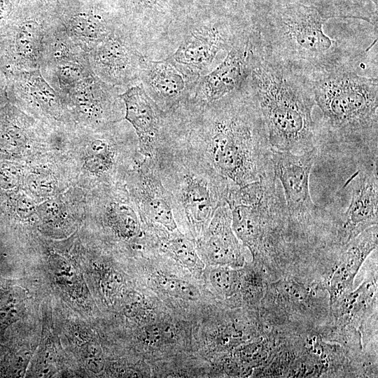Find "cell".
<instances>
[{
  "mask_svg": "<svg viewBox=\"0 0 378 378\" xmlns=\"http://www.w3.org/2000/svg\"><path fill=\"white\" fill-rule=\"evenodd\" d=\"M136 173L135 194L141 212L150 223L168 231L176 230L171 198L162 181L155 158L144 157L136 165Z\"/></svg>",
  "mask_w": 378,
  "mask_h": 378,
  "instance_id": "obj_15",
  "label": "cell"
},
{
  "mask_svg": "<svg viewBox=\"0 0 378 378\" xmlns=\"http://www.w3.org/2000/svg\"><path fill=\"white\" fill-rule=\"evenodd\" d=\"M235 12H242L244 7V0H224Z\"/></svg>",
  "mask_w": 378,
  "mask_h": 378,
  "instance_id": "obj_33",
  "label": "cell"
},
{
  "mask_svg": "<svg viewBox=\"0 0 378 378\" xmlns=\"http://www.w3.org/2000/svg\"><path fill=\"white\" fill-rule=\"evenodd\" d=\"M12 9V4L9 0H0V28L10 18Z\"/></svg>",
  "mask_w": 378,
  "mask_h": 378,
  "instance_id": "obj_31",
  "label": "cell"
},
{
  "mask_svg": "<svg viewBox=\"0 0 378 378\" xmlns=\"http://www.w3.org/2000/svg\"><path fill=\"white\" fill-rule=\"evenodd\" d=\"M175 231L162 240L164 250L185 267L193 270L202 269L203 262L193 243L178 231Z\"/></svg>",
  "mask_w": 378,
  "mask_h": 378,
  "instance_id": "obj_23",
  "label": "cell"
},
{
  "mask_svg": "<svg viewBox=\"0 0 378 378\" xmlns=\"http://www.w3.org/2000/svg\"><path fill=\"white\" fill-rule=\"evenodd\" d=\"M330 19L310 0H263L250 22L260 46L270 55L309 79L345 68L359 56L323 27Z\"/></svg>",
  "mask_w": 378,
  "mask_h": 378,
  "instance_id": "obj_2",
  "label": "cell"
},
{
  "mask_svg": "<svg viewBox=\"0 0 378 378\" xmlns=\"http://www.w3.org/2000/svg\"><path fill=\"white\" fill-rule=\"evenodd\" d=\"M107 139L97 137L89 144L86 162L92 172L104 174L109 172L114 165L115 152Z\"/></svg>",
  "mask_w": 378,
  "mask_h": 378,
  "instance_id": "obj_25",
  "label": "cell"
},
{
  "mask_svg": "<svg viewBox=\"0 0 378 378\" xmlns=\"http://www.w3.org/2000/svg\"><path fill=\"white\" fill-rule=\"evenodd\" d=\"M250 28L237 39L215 69L201 76L189 102L209 104L241 86L249 73Z\"/></svg>",
  "mask_w": 378,
  "mask_h": 378,
  "instance_id": "obj_12",
  "label": "cell"
},
{
  "mask_svg": "<svg viewBox=\"0 0 378 378\" xmlns=\"http://www.w3.org/2000/svg\"><path fill=\"white\" fill-rule=\"evenodd\" d=\"M376 290L374 281H367L340 297L330 306L337 322L342 326L358 322L371 306Z\"/></svg>",
  "mask_w": 378,
  "mask_h": 378,
  "instance_id": "obj_22",
  "label": "cell"
},
{
  "mask_svg": "<svg viewBox=\"0 0 378 378\" xmlns=\"http://www.w3.org/2000/svg\"><path fill=\"white\" fill-rule=\"evenodd\" d=\"M172 337V331L167 326L155 323L146 327L144 331L143 338L149 346H158L169 341Z\"/></svg>",
  "mask_w": 378,
  "mask_h": 378,
  "instance_id": "obj_29",
  "label": "cell"
},
{
  "mask_svg": "<svg viewBox=\"0 0 378 378\" xmlns=\"http://www.w3.org/2000/svg\"><path fill=\"white\" fill-rule=\"evenodd\" d=\"M155 160L172 203L195 233L204 231L230 183L197 154L171 139L158 148Z\"/></svg>",
  "mask_w": 378,
  "mask_h": 378,
  "instance_id": "obj_6",
  "label": "cell"
},
{
  "mask_svg": "<svg viewBox=\"0 0 378 378\" xmlns=\"http://www.w3.org/2000/svg\"><path fill=\"white\" fill-rule=\"evenodd\" d=\"M354 69L310 79L323 114L316 125L318 148L326 145L361 162L377 160V77L361 76Z\"/></svg>",
  "mask_w": 378,
  "mask_h": 378,
  "instance_id": "obj_4",
  "label": "cell"
},
{
  "mask_svg": "<svg viewBox=\"0 0 378 378\" xmlns=\"http://www.w3.org/2000/svg\"><path fill=\"white\" fill-rule=\"evenodd\" d=\"M318 148L294 154L272 150L274 173L279 180L286 201L290 237L309 240L323 219L325 211L316 205L309 191V176Z\"/></svg>",
  "mask_w": 378,
  "mask_h": 378,
  "instance_id": "obj_7",
  "label": "cell"
},
{
  "mask_svg": "<svg viewBox=\"0 0 378 378\" xmlns=\"http://www.w3.org/2000/svg\"><path fill=\"white\" fill-rule=\"evenodd\" d=\"M209 278L216 292L225 298L234 295L241 287L239 274L231 267L216 265L210 272Z\"/></svg>",
  "mask_w": 378,
  "mask_h": 378,
  "instance_id": "obj_27",
  "label": "cell"
},
{
  "mask_svg": "<svg viewBox=\"0 0 378 378\" xmlns=\"http://www.w3.org/2000/svg\"><path fill=\"white\" fill-rule=\"evenodd\" d=\"M94 74L104 83L116 87L128 86L139 80L146 57L123 30L115 29L88 54Z\"/></svg>",
  "mask_w": 378,
  "mask_h": 378,
  "instance_id": "obj_11",
  "label": "cell"
},
{
  "mask_svg": "<svg viewBox=\"0 0 378 378\" xmlns=\"http://www.w3.org/2000/svg\"><path fill=\"white\" fill-rule=\"evenodd\" d=\"M48 30L35 20H26L17 27L13 52L18 71L41 67L44 42Z\"/></svg>",
  "mask_w": 378,
  "mask_h": 378,
  "instance_id": "obj_20",
  "label": "cell"
},
{
  "mask_svg": "<svg viewBox=\"0 0 378 378\" xmlns=\"http://www.w3.org/2000/svg\"><path fill=\"white\" fill-rule=\"evenodd\" d=\"M119 97L125 105V118L137 136L139 152L144 157L154 158L166 134L167 114L150 98L141 83L128 87Z\"/></svg>",
  "mask_w": 378,
  "mask_h": 378,
  "instance_id": "obj_13",
  "label": "cell"
},
{
  "mask_svg": "<svg viewBox=\"0 0 378 378\" xmlns=\"http://www.w3.org/2000/svg\"><path fill=\"white\" fill-rule=\"evenodd\" d=\"M133 3L142 9H153L155 8L158 0H132Z\"/></svg>",
  "mask_w": 378,
  "mask_h": 378,
  "instance_id": "obj_32",
  "label": "cell"
},
{
  "mask_svg": "<svg viewBox=\"0 0 378 378\" xmlns=\"http://www.w3.org/2000/svg\"><path fill=\"white\" fill-rule=\"evenodd\" d=\"M351 198L346 211L335 223V244L347 243L378 222L377 160L360 162L348 181Z\"/></svg>",
  "mask_w": 378,
  "mask_h": 378,
  "instance_id": "obj_10",
  "label": "cell"
},
{
  "mask_svg": "<svg viewBox=\"0 0 378 378\" xmlns=\"http://www.w3.org/2000/svg\"><path fill=\"white\" fill-rule=\"evenodd\" d=\"M106 216L111 227L120 237L130 239L139 233V218L130 205L112 202L108 206Z\"/></svg>",
  "mask_w": 378,
  "mask_h": 378,
  "instance_id": "obj_24",
  "label": "cell"
},
{
  "mask_svg": "<svg viewBox=\"0 0 378 378\" xmlns=\"http://www.w3.org/2000/svg\"><path fill=\"white\" fill-rule=\"evenodd\" d=\"M85 360L90 370L98 372L104 365V359L101 348L97 344H89L85 350Z\"/></svg>",
  "mask_w": 378,
  "mask_h": 378,
  "instance_id": "obj_30",
  "label": "cell"
},
{
  "mask_svg": "<svg viewBox=\"0 0 378 378\" xmlns=\"http://www.w3.org/2000/svg\"><path fill=\"white\" fill-rule=\"evenodd\" d=\"M6 102L4 99V94L2 90H0V105Z\"/></svg>",
  "mask_w": 378,
  "mask_h": 378,
  "instance_id": "obj_34",
  "label": "cell"
},
{
  "mask_svg": "<svg viewBox=\"0 0 378 378\" xmlns=\"http://www.w3.org/2000/svg\"><path fill=\"white\" fill-rule=\"evenodd\" d=\"M30 118L15 106L0 107V160L21 158L30 139Z\"/></svg>",
  "mask_w": 378,
  "mask_h": 378,
  "instance_id": "obj_19",
  "label": "cell"
},
{
  "mask_svg": "<svg viewBox=\"0 0 378 378\" xmlns=\"http://www.w3.org/2000/svg\"><path fill=\"white\" fill-rule=\"evenodd\" d=\"M250 24L223 19L191 30L171 57L178 63L202 76L217 55L229 51Z\"/></svg>",
  "mask_w": 378,
  "mask_h": 378,
  "instance_id": "obj_9",
  "label": "cell"
},
{
  "mask_svg": "<svg viewBox=\"0 0 378 378\" xmlns=\"http://www.w3.org/2000/svg\"><path fill=\"white\" fill-rule=\"evenodd\" d=\"M154 281L161 291L172 297L188 301H196L201 297L197 287L178 277L160 273L155 275Z\"/></svg>",
  "mask_w": 378,
  "mask_h": 378,
  "instance_id": "obj_26",
  "label": "cell"
},
{
  "mask_svg": "<svg viewBox=\"0 0 378 378\" xmlns=\"http://www.w3.org/2000/svg\"><path fill=\"white\" fill-rule=\"evenodd\" d=\"M244 82L217 101L186 103L174 112L180 123L178 130H173L179 134L170 132L174 141L238 187L273 171L265 124Z\"/></svg>",
  "mask_w": 378,
  "mask_h": 378,
  "instance_id": "obj_1",
  "label": "cell"
},
{
  "mask_svg": "<svg viewBox=\"0 0 378 378\" xmlns=\"http://www.w3.org/2000/svg\"><path fill=\"white\" fill-rule=\"evenodd\" d=\"M249 37V73L244 83L259 108L272 150L302 154L318 148L311 80L267 53L251 30Z\"/></svg>",
  "mask_w": 378,
  "mask_h": 378,
  "instance_id": "obj_3",
  "label": "cell"
},
{
  "mask_svg": "<svg viewBox=\"0 0 378 378\" xmlns=\"http://www.w3.org/2000/svg\"><path fill=\"white\" fill-rule=\"evenodd\" d=\"M115 88L99 78L94 72L62 97L77 117L94 126H105L122 119Z\"/></svg>",
  "mask_w": 378,
  "mask_h": 378,
  "instance_id": "obj_14",
  "label": "cell"
},
{
  "mask_svg": "<svg viewBox=\"0 0 378 378\" xmlns=\"http://www.w3.org/2000/svg\"><path fill=\"white\" fill-rule=\"evenodd\" d=\"M321 11L331 18H352L364 20L356 0H310ZM362 1V0H360ZM371 2L378 9V0H364Z\"/></svg>",
  "mask_w": 378,
  "mask_h": 378,
  "instance_id": "obj_28",
  "label": "cell"
},
{
  "mask_svg": "<svg viewBox=\"0 0 378 378\" xmlns=\"http://www.w3.org/2000/svg\"><path fill=\"white\" fill-rule=\"evenodd\" d=\"M274 171L238 187L230 185L225 196L237 237L260 260L286 256L290 237L282 187Z\"/></svg>",
  "mask_w": 378,
  "mask_h": 378,
  "instance_id": "obj_5",
  "label": "cell"
},
{
  "mask_svg": "<svg viewBox=\"0 0 378 378\" xmlns=\"http://www.w3.org/2000/svg\"><path fill=\"white\" fill-rule=\"evenodd\" d=\"M330 275L326 289L330 306L351 288L358 270L368 255L377 247V225L370 227L346 244Z\"/></svg>",
  "mask_w": 378,
  "mask_h": 378,
  "instance_id": "obj_17",
  "label": "cell"
},
{
  "mask_svg": "<svg viewBox=\"0 0 378 378\" xmlns=\"http://www.w3.org/2000/svg\"><path fill=\"white\" fill-rule=\"evenodd\" d=\"M13 101L36 111L49 118L59 120L64 103L58 92L48 83L41 69L16 71L11 87Z\"/></svg>",
  "mask_w": 378,
  "mask_h": 378,
  "instance_id": "obj_18",
  "label": "cell"
},
{
  "mask_svg": "<svg viewBox=\"0 0 378 378\" xmlns=\"http://www.w3.org/2000/svg\"><path fill=\"white\" fill-rule=\"evenodd\" d=\"M64 29L73 42L88 54L115 28L99 13L88 12L71 16L64 23Z\"/></svg>",
  "mask_w": 378,
  "mask_h": 378,
  "instance_id": "obj_21",
  "label": "cell"
},
{
  "mask_svg": "<svg viewBox=\"0 0 378 378\" xmlns=\"http://www.w3.org/2000/svg\"><path fill=\"white\" fill-rule=\"evenodd\" d=\"M198 250L212 264L239 267L244 262L241 244L232 227V214L225 201L215 211L198 241Z\"/></svg>",
  "mask_w": 378,
  "mask_h": 378,
  "instance_id": "obj_16",
  "label": "cell"
},
{
  "mask_svg": "<svg viewBox=\"0 0 378 378\" xmlns=\"http://www.w3.org/2000/svg\"><path fill=\"white\" fill-rule=\"evenodd\" d=\"M201 75L176 62L171 56L160 61L144 58L139 80L159 108L172 113L192 97Z\"/></svg>",
  "mask_w": 378,
  "mask_h": 378,
  "instance_id": "obj_8",
  "label": "cell"
}]
</instances>
